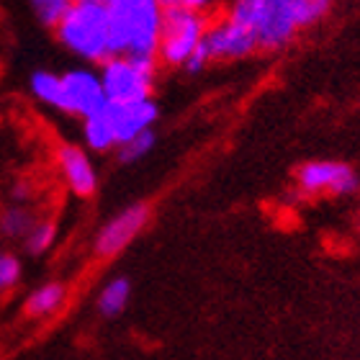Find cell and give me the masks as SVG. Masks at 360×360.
I'll return each mask as SVG.
<instances>
[{
  "label": "cell",
  "instance_id": "1",
  "mask_svg": "<svg viewBox=\"0 0 360 360\" xmlns=\"http://www.w3.org/2000/svg\"><path fill=\"white\" fill-rule=\"evenodd\" d=\"M162 11V0H108L111 54L158 57Z\"/></svg>",
  "mask_w": 360,
  "mask_h": 360
},
{
  "label": "cell",
  "instance_id": "2",
  "mask_svg": "<svg viewBox=\"0 0 360 360\" xmlns=\"http://www.w3.org/2000/svg\"><path fill=\"white\" fill-rule=\"evenodd\" d=\"M60 44L90 65L111 57V15L108 0H72L70 11L57 26Z\"/></svg>",
  "mask_w": 360,
  "mask_h": 360
},
{
  "label": "cell",
  "instance_id": "3",
  "mask_svg": "<svg viewBox=\"0 0 360 360\" xmlns=\"http://www.w3.org/2000/svg\"><path fill=\"white\" fill-rule=\"evenodd\" d=\"M98 72L103 80L105 98L111 103L142 101L152 98L160 62L158 57H144V54H111L108 60L101 62Z\"/></svg>",
  "mask_w": 360,
  "mask_h": 360
},
{
  "label": "cell",
  "instance_id": "4",
  "mask_svg": "<svg viewBox=\"0 0 360 360\" xmlns=\"http://www.w3.org/2000/svg\"><path fill=\"white\" fill-rule=\"evenodd\" d=\"M209 13L186 6H165L162 11V37L158 46V62L165 68H183L186 60L201 44L209 29Z\"/></svg>",
  "mask_w": 360,
  "mask_h": 360
},
{
  "label": "cell",
  "instance_id": "5",
  "mask_svg": "<svg viewBox=\"0 0 360 360\" xmlns=\"http://www.w3.org/2000/svg\"><path fill=\"white\" fill-rule=\"evenodd\" d=\"M105 103H108V98H105L101 72L90 68H72L62 72V93L57 111L85 119L90 113L101 111Z\"/></svg>",
  "mask_w": 360,
  "mask_h": 360
},
{
  "label": "cell",
  "instance_id": "6",
  "mask_svg": "<svg viewBox=\"0 0 360 360\" xmlns=\"http://www.w3.org/2000/svg\"><path fill=\"white\" fill-rule=\"evenodd\" d=\"M209 49L211 62L221 60H245L252 52H257V34L245 23L234 21L229 15H217L209 21V29L201 39Z\"/></svg>",
  "mask_w": 360,
  "mask_h": 360
},
{
  "label": "cell",
  "instance_id": "7",
  "mask_svg": "<svg viewBox=\"0 0 360 360\" xmlns=\"http://www.w3.org/2000/svg\"><path fill=\"white\" fill-rule=\"evenodd\" d=\"M296 183L304 193H330V195H350L360 188V178L353 167L335 160H314L299 167Z\"/></svg>",
  "mask_w": 360,
  "mask_h": 360
},
{
  "label": "cell",
  "instance_id": "8",
  "mask_svg": "<svg viewBox=\"0 0 360 360\" xmlns=\"http://www.w3.org/2000/svg\"><path fill=\"white\" fill-rule=\"evenodd\" d=\"M147 221H150V206L147 203H131V206H127L121 214L108 219L101 226V232L96 234V242H93L96 255L113 257L116 252H121L136 234L142 232Z\"/></svg>",
  "mask_w": 360,
  "mask_h": 360
},
{
  "label": "cell",
  "instance_id": "9",
  "mask_svg": "<svg viewBox=\"0 0 360 360\" xmlns=\"http://www.w3.org/2000/svg\"><path fill=\"white\" fill-rule=\"evenodd\" d=\"M299 23L293 15V0H265L260 21L255 26L257 46L263 52H278L291 44L299 34Z\"/></svg>",
  "mask_w": 360,
  "mask_h": 360
},
{
  "label": "cell",
  "instance_id": "10",
  "mask_svg": "<svg viewBox=\"0 0 360 360\" xmlns=\"http://www.w3.org/2000/svg\"><path fill=\"white\" fill-rule=\"evenodd\" d=\"M108 113H111L113 119V129H116L119 144L136 134H142L147 129H152L160 119V108L152 98L124 101V103H111L108 101Z\"/></svg>",
  "mask_w": 360,
  "mask_h": 360
},
{
  "label": "cell",
  "instance_id": "11",
  "mask_svg": "<svg viewBox=\"0 0 360 360\" xmlns=\"http://www.w3.org/2000/svg\"><path fill=\"white\" fill-rule=\"evenodd\" d=\"M57 165L60 173L68 180L70 191L80 198H90L98 188V173L93 160L88 158V152L75 147V144H62L57 150Z\"/></svg>",
  "mask_w": 360,
  "mask_h": 360
},
{
  "label": "cell",
  "instance_id": "12",
  "mask_svg": "<svg viewBox=\"0 0 360 360\" xmlns=\"http://www.w3.org/2000/svg\"><path fill=\"white\" fill-rule=\"evenodd\" d=\"M83 139L85 147L93 152H111L119 147V136H116V129H113L108 103L101 111L90 113L83 119Z\"/></svg>",
  "mask_w": 360,
  "mask_h": 360
},
{
  "label": "cell",
  "instance_id": "13",
  "mask_svg": "<svg viewBox=\"0 0 360 360\" xmlns=\"http://www.w3.org/2000/svg\"><path fill=\"white\" fill-rule=\"evenodd\" d=\"M65 285L62 283H44L39 285L37 291H31V296L26 299V311L31 316H46V314H54L57 309L65 304Z\"/></svg>",
  "mask_w": 360,
  "mask_h": 360
},
{
  "label": "cell",
  "instance_id": "14",
  "mask_svg": "<svg viewBox=\"0 0 360 360\" xmlns=\"http://www.w3.org/2000/svg\"><path fill=\"white\" fill-rule=\"evenodd\" d=\"M129 296H131V283L127 278H113L101 288V296H98V311L103 316H116L121 314L129 304Z\"/></svg>",
  "mask_w": 360,
  "mask_h": 360
},
{
  "label": "cell",
  "instance_id": "15",
  "mask_svg": "<svg viewBox=\"0 0 360 360\" xmlns=\"http://www.w3.org/2000/svg\"><path fill=\"white\" fill-rule=\"evenodd\" d=\"M37 221L39 219L23 203H15V206H11V209L0 214V232L6 234L8 240H23Z\"/></svg>",
  "mask_w": 360,
  "mask_h": 360
},
{
  "label": "cell",
  "instance_id": "16",
  "mask_svg": "<svg viewBox=\"0 0 360 360\" xmlns=\"http://www.w3.org/2000/svg\"><path fill=\"white\" fill-rule=\"evenodd\" d=\"M31 96L41 101V103L57 108L60 105V93H62V75L52 72V70H37L29 80Z\"/></svg>",
  "mask_w": 360,
  "mask_h": 360
},
{
  "label": "cell",
  "instance_id": "17",
  "mask_svg": "<svg viewBox=\"0 0 360 360\" xmlns=\"http://www.w3.org/2000/svg\"><path fill=\"white\" fill-rule=\"evenodd\" d=\"M155 142H158L155 131L147 129L142 134L131 136L127 142H121L119 147H116V158H119L121 165H134V162H139V160L147 158V155L155 150Z\"/></svg>",
  "mask_w": 360,
  "mask_h": 360
},
{
  "label": "cell",
  "instance_id": "18",
  "mask_svg": "<svg viewBox=\"0 0 360 360\" xmlns=\"http://www.w3.org/2000/svg\"><path fill=\"white\" fill-rule=\"evenodd\" d=\"M54 240H57V224L49 219H39L37 224L31 226V232L23 237V245H26L29 255H44L54 245Z\"/></svg>",
  "mask_w": 360,
  "mask_h": 360
},
{
  "label": "cell",
  "instance_id": "19",
  "mask_svg": "<svg viewBox=\"0 0 360 360\" xmlns=\"http://www.w3.org/2000/svg\"><path fill=\"white\" fill-rule=\"evenodd\" d=\"M330 8H332V0H293V15H296L299 29L316 26L324 15L330 13Z\"/></svg>",
  "mask_w": 360,
  "mask_h": 360
},
{
  "label": "cell",
  "instance_id": "20",
  "mask_svg": "<svg viewBox=\"0 0 360 360\" xmlns=\"http://www.w3.org/2000/svg\"><path fill=\"white\" fill-rule=\"evenodd\" d=\"M29 6H31V11H34V15L39 18L41 26L54 29V26L65 18V13L70 11L72 0H29Z\"/></svg>",
  "mask_w": 360,
  "mask_h": 360
},
{
  "label": "cell",
  "instance_id": "21",
  "mask_svg": "<svg viewBox=\"0 0 360 360\" xmlns=\"http://www.w3.org/2000/svg\"><path fill=\"white\" fill-rule=\"evenodd\" d=\"M263 6L265 0H232L229 8H226V15L255 31L257 21H260V13H263Z\"/></svg>",
  "mask_w": 360,
  "mask_h": 360
},
{
  "label": "cell",
  "instance_id": "22",
  "mask_svg": "<svg viewBox=\"0 0 360 360\" xmlns=\"http://www.w3.org/2000/svg\"><path fill=\"white\" fill-rule=\"evenodd\" d=\"M21 278V260L11 252H0V296L11 291Z\"/></svg>",
  "mask_w": 360,
  "mask_h": 360
},
{
  "label": "cell",
  "instance_id": "23",
  "mask_svg": "<svg viewBox=\"0 0 360 360\" xmlns=\"http://www.w3.org/2000/svg\"><path fill=\"white\" fill-rule=\"evenodd\" d=\"M211 62V57H209V49H206V44H198L195 46V52L191 54V57H188L186 60V65H183V70H186V72H191V75H198V72H203V68H206V65H209Z\"/></svg>",
  "mask_w": 360,
  "mask_h": 360
},
{
  "label": "cell",
  "instance_id": "24",
  "mask_svg": "<svg viewBox=\"0 0 360 360\" xmlns=\"http://www.w3.org/2000/svg\"><path fill=\"white\" fill-rule=\"evenodd\" d=\"M162 6H186L193 8V11H201V13H209L214 8V0H162Z\"/></svg>",
  "mask_w": 360,
  "mask_h": 360
},
{
  "label": "cell",
  "instance_id": "25",
  "mask_svg": "<svg viewBox=\"0 0 360 360\" xmlns=\"http://www.w3.org/2000/svg\"><path fill=\"white\" fill-rule=\"evenodd\" d=\"M11 195H13V201L15 203H26V201H29V186H26V183H15V186H13V193H11Z\"/></svg>",
  "mask_w": 360,
  "mask_h": 360
}]
</instances>
